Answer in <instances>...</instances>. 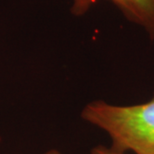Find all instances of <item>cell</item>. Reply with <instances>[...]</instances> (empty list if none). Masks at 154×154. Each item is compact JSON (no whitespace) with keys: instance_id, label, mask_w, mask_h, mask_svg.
<instances>
[{"instance_id":"cell-1","label":"cell","mask_w":154,"mask_h":154,"mask_svg":"<svg viewBox=\"0 0 154 154\" xmlns=\"http://www.w3.org/2000/svg\"><path fill=\"white\" fill-rule=\"evenodd\" d=\"M81 118L105 131L110 148L125 154H154V95L145 103L112 105L102 100L88 103Z\"/></svg>"},{"instance_id":"cell-2","label":"cell","mask_w":154,"mask_h":154,"mask_svg":"<svg viewBox=\"0 0 154 154\" xmlns=\"http://www.w3.org/2000/svg\"><path fill=\"white\" fill-rule=\"evenodd\" d=\"M100 0H72L71 13L83 16ZM121 12L129 22L141 27L154 39V0H107Z\"/></svg>"},{"instance_id":"cell-3","label":"cell","mask_w":154,"mask_h":154,"mask_svg":"<svg viewBox=\"0 0 154 154\" xmlns=\"http://www.w3.org/2000/svg\"><path fill=\"white\" fill-rule=\"evenodd\" d=\"M91 154H123L120 152H117L115 150H113L110 147H105L102 145L95 146L94 148H92Z\"/></svg>"},{"instance_id":"cell-4","label":"cell","mask_w":154,"mask_h":154,"mask_svg":"<svg viewBox=\"0 0 154 154\" xmlns=\"http://www.w3.org/2000/svg\"><path fill=\"white\" fill-rule=\"evenodd\" d=\"M43 154H62L60 151H58L57 149H50V150H48V151H46L45 153H43Z\"/></svg>"}]
</instances>
